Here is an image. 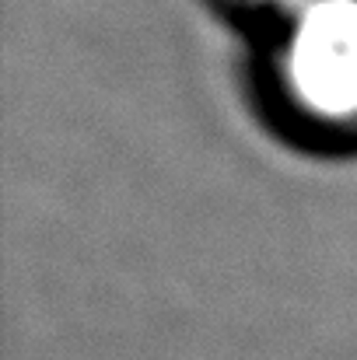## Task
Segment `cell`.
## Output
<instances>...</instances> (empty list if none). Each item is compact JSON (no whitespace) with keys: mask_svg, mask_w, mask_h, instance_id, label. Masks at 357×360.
<instances>
[{"mask_svg":"<svg viewBox=\"0 0 357 360\" xmlns=\"http://www.w3.org/2000/svg\"><path fill=\"white\" fill-rule=\"evenodd\" d=\"M294 102L315 120H357V0H305L284 46Z\"/></svg>","mask_w":357,"mask_h":360,"instance_id":"1","label":"cell"},{"mask_svg":"<svg viewBox=\"0 0 357 360\" xmlns=\"http://www.w3.org/2000/svg\"><path fill=\"white\" fill-rule=\"evenodd\" d=\"M259 4H294V7H301L305 0H259Z\"/></svg>","mask_w":357,"mask_h":360,"instance_id":"2","label":"cell"}]
</instances>
